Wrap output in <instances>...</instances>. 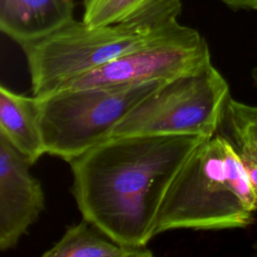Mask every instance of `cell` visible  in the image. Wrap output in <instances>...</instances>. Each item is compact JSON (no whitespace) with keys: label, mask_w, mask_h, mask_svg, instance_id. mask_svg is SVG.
Returning <instances> with one entry per match:
<instances>
[{"label":"cell","mask_w":257,"mask_h":257,"mask_svg":"<svg viewBox=\"0 0 257 257\" xmlns=\"http://www.w3.org/2000/svg\"><path fill=\"white\" fill-rule=\"evenodd\" d=\"M206 138H108L69 161L72 195L83 219L119 244L147 247L173 180Z\"/></svg>","instance_id":"6da1fadb"},{"label":"cell","mask_w":257,"mask_h":257,"mask_svg":"<svg viewBox=\"0 0 257 257\" xmlns=\"http://www.w3.org/2000/svg\"><path fill=\"white\" fill-rule=\"evenodd\" d=\"M256 210L251 181L236 147L216 133L194 149L176 175L161 205L155 234L244 228Z\"/></svg>","instance_id":"7a4b0ae2"},{"label":"cell","mask_w":257,"mask_h":257,"mask_svg":"<svg viewBox=\"0 0 257 257\" xmlns=\"http://www.w3.org/2000/svg\"><path fill=\"white\" fill-rule=\"evenodd\" d=\"M165 82L67 88L38 97L46 154L69 162L106 140L141 100Z\"/></svg>","instance_id":"3957f363"},{"label":"cell","mask_w":257,"mask_h":257,"mask_svg":"<svg viewBox=\"0 0 257 257\" xmlns=\"http://www.w3.org/2000/svg\"><path fill=\"white\" fill-rule=\"evenodd\" d=\"M174 23L149 29L132 24L92 27L73 20L52 34L21 46L31 91L37 97L51 94L68 81L147 44Z\"/></svg>","instance_id":"277c9868"},{"label":"cell","mask_w":257,"mask_h":257,"mask_svg":"<svg viewBox=\"0 0 257 257\" xmlns=\"http://www.w3.org/2000/svg\"><path fill=\"white\" fill-rule=\"evenodd\" d=\"M228 98L229 85L211 62L196 72L163 83L141 100L108 138L138 135L210 138L221 124Z\"/></svg>","instance_id":"5b68a950"},{"label":"cell","mask_w":257,"mask_h":257,"mask_svg":"<svg viewBox=\"0 0 257 257\" xmlns=\"http://www.w3.org/2000/svg\"><path fill=\"white\" fill-rule=\"evenodd\" d=\"M209 63L211 54L205 38L177 21L147 44L68 81L59 90L169 81Z\"/></svg>","instance_id":"8992f818"},{"label":"cell","mask_w":257,"mask_h":257,"mask_svg":"<svg viewBox=\"0 0 257 257\" xmlns=\"http://www.w3.org/2000/svg\"><path fill=\"white\" fill-rule=\"evenodd\" d=\"M31 164L0 135V249H13L44 210L41 183Z\"/></svg>","instance_id":"52a82bcc"},{"label":"cell","mask_w":257,"mask_h":257,"mask_svg":"<svg viewBox=\"0 0 257 257\" xmlns=\"http://www.w3.org/2000/svg\"><path fill=\"white\" fill-rule=\"evenodd\" d=\"M73 0H0V29L20 46L73 21Z\"/></svg>","instance_id":"ba28073f"},{"label":"cell","mask_w":257,"mask_h":257,"mask_svg":"<svg viewBox=\"0 0 257 257\" xmlns=\"http://www.w3.org/2000/svg\"><path fill=\"white\" fill-rule=\"evenodd\" d=\"M82 21L89 26L132 24L158 29L178 21L182 0H84Z\"/></svg>","instance_id":"9c48e42d"},{"label":"cell","mask_w":257,"mask_h":257,"mask_svg":"<svg viewBox=\"0 0 257 257\" xmlns=\"http://www.w3.org/2000/svg\"><path fill=\"white\" fill-rule=\"evenodd\" d=\"M0 135L23 155L31 166L46 154L38 97L19 94L1 85Z\"/></svg>","instance_id":"30bf717a"},{"label":"cell","mask_w":257,"mask_h":257,"mask_svg":"<svg viewBox=\"0 0 257 257\" xmlns=\"http://www.w3.org/2000/svg\"><path fill=\"white\" fill-rule=\"evenodd\" d=\"M147 247L117 243L85 219L69 226L43 257H151Z\"/></svg>","instance_id":"8fae6325"},{"label":"cell","mask_w":257,"mask_h":257,"mask_svg":"<svg viewBox=\"0 0 257 257\" xmlns=\"http://www.w3.org/2000/svg\"><path fill=\"white\" fill-rule=\"evenodd\" d=\"M222 120L226 121L239 155L257 164V106L228 98ZM227 137V136H226Z\"/></svg>","instance_id":"7c38bea8"},{"label":"cell","mask_w":257,"mask_h":257,"mask_svg":"<svg viewBox=\"0 0 257 257\" xmlns=\"http://www.w3.org/2000/svg\"><path fill=\"white\" fill-rule=\"evenodd\" d=\"M240 157L245 165V168L248 172V175H249V178L251 181V186H252L254 196H255V206L257 209V164L245 156L240 155Z\"/></svg>","instance_id":"4fadbf2b"},{"label":"cell","mask_w":257,"mask_h":257,"mask_svg":"<svg viewBox=\"0 0 257 257\" xmlns=\"http://www.w3.org/2000/svg\"><path fill=\"white\" fill-rule=\"evenodd\" d=\"M233 10H254L257 12V0H220Z\"/></svg>","instance_id":"5bb4252c"},{"label":"cell","mask_w":257,"mask_h":257,"mask_svg":"<svg viewBox=\"0 0 257 257\" xmlns=\"http://www.w3.org/2000/svg\"><path fill=\"white\" fill-rule=\"evenodd\" d=\"M253 248H254V250H255V253L257 254V241H256V243L254 244V246H253Z\"/></svg>","instance_id":"9a60e30c"},{"label":"cell","mask_w":257,"mask_h":257,"mask_svg":"<svg viewBox=\"0 0 257 257\" xmlns=\"http://www.w3.org/2000/svg\"><path fill=\"white\" fill-rule=\"evenodd\" d=\"M255 75H257V69L255 70Z\"/></svg>","instance_id":"2e32d148"}]
</instances>
